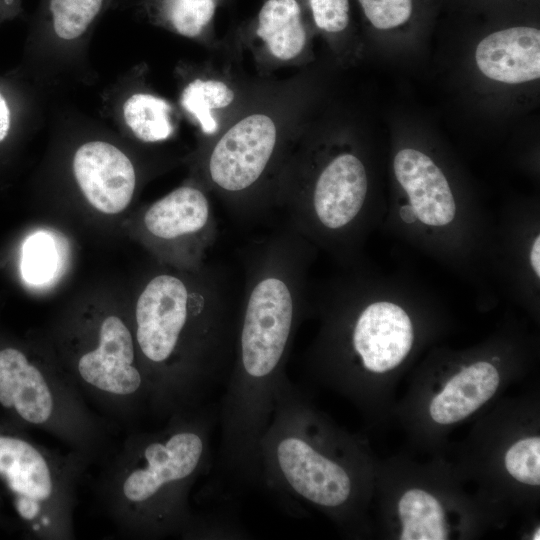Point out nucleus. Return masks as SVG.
Here are the masks:
<instances>
[{
    "mask_svg": "<svg viewBox=\"0 0 540 540\" xmlns=\"http://www.w3.org/2000/svg\"><path fill=\"white\" fill-rule=\"evenodd\" d=\"M313 245L287 226L245 253V284L237 311L233 358L220 400L216 470L235 481L259 473V445L270 422L307 305Z\"/></svg>",
    "mask_w": 540,
    "mask_h": 540,
    "instance_id": "obj_1",
    "label": "nucleus"
},
{
    "mask_svg": "<svg viewBox=\"0 0 540 540\" xmlns=\"http://www.w3.org/2000/svg\"><path fill=\"white\" fill-rule=\"evenodd\" d=\"M237 311L222 272L197 269L191 279L161 273L136 301L133 333L150 390V416L164 421L197 409L225 385Z\"/></svg>",
    "mask_w": 540,
    "mask_h": 540,
    "instance_id": "obj_2",
    "label": "nucleus"
},
{
    "mask_svg": "<svg viewBox=\"0 0 540 540\" xmlns=\"http://www.w3.org/2000/svg\"><path fill=\"white\" fill-rule=\"evenodd\" d=\"M219 406L177 412L154 430L126 432L101 463L94 503L125 538L193 539L197 513L190 494L211 466V436Z\"/></svg>",
    "mask_w": 540,
    "mask_h": 540,
    "instance_id": "obj_3",
    "label": "nucleus"
},
{
    "mask_svg": "<svg viewBox=\"0 0 540 540\" xmlns=\"http://www.w3.org/2000/svg\"><path fill=\"white\" fill-rule=\"evenodd\" d=\"M324 432L318 415L284 374L259 445V486L293 515L299 500L336 511L352 498V473L329 452Z\"/></svg>",
    "mask_w": 540,
    "mask_h": 540,
    "instance_id": "obj_4",
    "label": "nucleus"
},
{
    "mask_svg": "<svg viewBox=\"0 0 540 540\" xmlns=\"http://www.w3.org/2000/svg\"><path fill=\"white\" fill-rule=\"evenodd\" d=\"M90 466L81 455L46 447L25 429L0 420V482L27 538H76L79 488Z\"/></svg>",
    "mask_w": 540,
    "mask_h": 540,
    "instance_id": "obj_5",
    "label": "nucleus"
},
{
    "mask_svg": "<svg viewBox=\"0 0 540 540\" xmlns=\"http://www.w3.org/2000/svg\"><path fill=\"white\" fill-rule=\"evenodd\" d=\"M324 307L325 324L314 355L348 356L371 373L396 368L414 343V326L398 303L373 298L362 283L340 285Z\"/></svg>",
    "mask_w": 540,
    "mask_h": 540,
    "instance_id": "obj_6",
    "label": "nucleus"
},
{
    "mask_svg": "<svg viewBox=\"0 0 540 540\" xmlns=\"http://www.w3.org/2000/svg\"><path fill=\"white\" fill-rule=\"evenodd\" d=\"M278 153L277 126L262 113L242 118L212 145L205 176L235 217L253 220L266 214L271 203L264 186Z\"/></svg>",
    "mask_w": 540,
    "mask_h": 540,
    "instance_id": "obj_7",
    "label": "nucleus"
},
{
    "mask_svg": "<svg viewBox=\"0 0 540 540\" xmlns=\"http://www.w3.org/2000/svg\"><path fill=\"white\" fill-rule=\"evenodd\" d=\"M393 170L407 197L399 212L403 222L437 234L455 225L459 214L455 196L446 176L428 155L413 148L401 149Z\"/></svg>",
    "mask_w": 540,
    "mask_h": 540,
    "instance_id": "obj_8",
    "label": "nucleus"
},
{
    "mask_svg": "<svg viewBox=\"0 0 540 540\" xmlns=\"http://www.w3.org/2000/svg\"><path fill=\"white\" fill-rule=\"evenodd\" d=\"M143 225L154 239L183 243L195 269L217 236L215 213L202 188L184 185L154 202L144 213Z\"/></svg>",
    "mask_w": 540,
    "mask_h": 540,
    "instance_id": "obj_9",
    "label": "nucleus"
},
{
    "mask_svg": "<svg viewBox=\"0 0 540 540\" xmlns=\"http://www.w3.org/2000/svg\"><path fill=\"white\" fill-rule=\"evenodd\" d=\"M73 172L88 202L103 213H119L132 200L136 187L134 166L127 155L108 142L81 145L73 158Z\"/></svg>",
    "mask_w": 540,
    "mask_h": 540,
    "instance_id": "obj_10",
    "label": "nucleus"
},
{
    "mask_svg": "<svg viewBox=\"0 0 540 540\" xmlns=\"http://www.w3.org/2000/svg\"><path fill=\"white\" fill-rule=\"evenodd\" d=\"M475 59L490 79L517 84L540 77V31L513 27L486 36L477 46Z\"/></svg>",
    "mask_w": 540,
    "mask_h": 540,
    "instance_id": "obj_11",
    "label": "nucleus"
},
{
    "mask_svg": "<svg viewBox=\"0 0 540 540\" xmlns=\"http://www.w3.org/2000/svg\"><path fill=\"white\" fill-rule=\"evenodd\" d=\"M499 381L498 370L488 361L462 368L432 399L431 418L438 424H452L466 418L495 394Z\"/></svg>",
    "mask_w": 540,
    "mask_h": 540,
    "instance_id": "obj_12",
    "label": "nucleus"
},
{
    "mask_svg": "<svg viewBox=\"0 0 540 540\" xmlns=\"http://www.w3.org/2000/svg\"><path fill=\"white\" fill-rule=\"evenodd\" d=\"M255 32L275 59H296L307 42L299 0H266L257 14Z\"/></svg>",
    "mask_w": 540,
    "mask_h": 540,
    "instance_id": "obj_13",
    "label": "nucleus"
},
{
    "mask_svg": "<svg viewBox=\"0 0 540 540\" xmlns=\"http://www.w3.org/2000/svg\"><path fill=\"white\" fill-rule=\"evenodd\" d=\"M401 540H445L448 530L441 503L422 489H410L399 500Z\"/></svg>",
    "mask_w": 540,
    "mask_h": 540,
    "instance_id": "obj_14",
    "label": "nucleus"
},
{
    "mask_svg": "<svg viewBox=\"0 0 540 540\" xmlns=\"http://www.w3.org/2000/svg\"><path fill=\"white\" fill-rule=\"evenodd\" d=\"M219 0H147L149 15L157 23L188 37L202 36L212 25Z\"/></svg>",
    "mask_w": 540,
    "mask_h": 540,
    "instance_id": "obj_15",
    "label": "nucleus"
},
{
    "mask_svg": "<svg viewBox=\"0 0 540 540\" xmlns=\"http://www.w3.org/2000/svg\"><path fill=\"white\" fill-rule=\"evenodd\" d=\"M169 103L150 93H135L123 105V117L132 133L144 142L167 139L173 132Z\"/></svg>",
    "mask_w": 540,
    "mask_h": 540,
    "instance_id": "obj_16",
    "label": "nucleus"
},
{
    "mask_svg": "<svg viewBox=\"0 0 540 540\" xmlns=\"http://www.w3.org/2000/svg\"><path fill=\"white\" fill-rule=\"evenodd\" d=\"M234 97V91L223 81L195 79L183 89L181 104L197 120L203 133L210 135L218 127L213 111L229 106Z\"/></svg>",
    "mask_w": 540,
    "mask_h": 540,
    "instance_id": "obj_17",
    "label": "nucleus"
},
{
    "mask_svg": "<svg viewBox=\"0 0 540 540\" xmlns=\"http://www.w3.org/2000/svg\"><path fill=\"white\" fill-rule=\"evenodd\" d=\"M108 0H45V15L61 40L80 38L100 15Z\"/></svg>",
    "mask_w": 540,
    "mask_h": 540,
    "instance_id": "obj_18",
    "label": "nucleus"
},
{
    "mask_svg": "<svg viewBox=\"0 0 540 540\" xmlns=\"http://www.w3.org/2000/svg\"><path fill=\"white\" fill-rule=\"evenodd\" d=\"M57 267V252L50 235L38 232L24 243L21 273L30 284H43L50 280Z\"/></svg>",
    "mask_w": 540,
    "mask_h": 540,
    "instance_id": "obj_19",
    "label": "nucleus"
},
{
    "mask_svg": "<svg viewBox=\"0 0 540 540\" xmlns=\"http://www.w3.org/2000/svg\"><path fill=\"white\" fill-rule=\"evenodd\" d=\"M504 463L509 474L521 483L540 485V438L533 436L515 442L506 452Z\"/></svg>",
    "mask_w": 540,
    "mask_h": 540,
    "instance_id": "obj_20",
    "label": "nucleus"
},
{
    "mask_svg": "<svg viewBox=\"0 0 540 540\" xmlns=\"http://www.w3.org/2000/svg\"><path fill=\"white\" fill-rule=\"evenodd\" d=\"M366 17L378 29H390L411 16L412 0H358Z\"/></svg>",
    "mask_w": 540,
    "mask_h": 540,
    "instance_id": "obj_21",
    "label": "nucleus"
},
{
    "mask_svg": "<svg viewBox=\"0 0 540 540\" xmlns=\"http://www.w3.org/2000/svg\"><path fill=\"white\" fill-rule=\"evenodd\" d=\"M316 26L328 33L343 31L349 23V0H308Z\"/></svg>",
    "mask_w": 540,
    "mask_h": 540,
    "instance_id": "obj_22",
    "label": "nucleus"
},
{
    "mask_svg": "<svg viewBox=\"0 0 540 540\" xmlns=\"http://www.w3.org/2000/svg\"><path fill=\"white\" fill-rule=\"evenodd\" d=\"M527 264L532 276L540 279V235L535 233L527 248Z\"/></svg>",
    "mask_w": 540,
    "mask_h": 540,
    "instance_id": "obj_23",
    "label": "nucleus"
},
{
    "mask_svg": "<svg viewBox=\"0 0 540 540\" xmlns=\"http://www.w3.org/2000/svg\"><path fill=\"white\" fill-rule=\"evenodd\" d=\"M12 114L5 96L0 92V142L4 141L11 129Z\"/></svg>",
    "mask_w": 540,
    "mask_h": 540,
    "instance_id": "obj_24",
    "label": "nucleus"
},
{
    "mask_svg": "<svg viewBox=\"0 0 540 540\" xmlns=\"http://www.w3.org/2000/svg\"><path fill=\"white\" fill-rule=\"evenodd\" d=\"M21 12V0H0V23L12 19Z\"/></svg>",
    "mask_w": 540,
    "mask_h": 540,
    "instance_id": "obj_25",
    "label": "nucleus"
},
{
    "mask_svg": "<svg viewBox=\"0 0 540 540\" xmlns=\"http://www.w3.org/2000/svg\"><path fill=\"white\" fill-rule=\"evenodd\" d=\"M539 532H540V529L538 528V529H537V532H535V534H534L533 539H537V540L540 539V537H539Z\"/></svg>",
    "mask_w": 540,
    "mask_h": 540,
    "instance_id": "obj_26",
    "label": "nucleus"
}]
</instances>
